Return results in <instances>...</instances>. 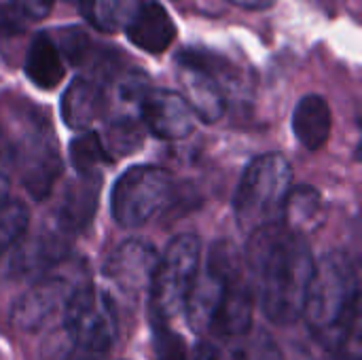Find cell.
I'll list each match as a JSON object with an SVG mask.
<instances>
[{
  "instance_id": "6da1fadb",
  "label": "cell",
  "mask_w": 362,
  "mask_h": 360,
  "mask_svg": "<svg viewBox=\"0 0 362 360\" xmlns=\"http://www.w3.org/2000/svg\"><path fill=\"white\" fill-rule=\"evenodd\" d=\"M244 259L257 282L267 320L282 327L297 323L316 265L305 236L286 229L282 223L263 227L248 236Z\"/></svg>"
},
{
  "instance_id": "7a4b0ae2",
  "label": "cell",
  "mask_w": 362,
  "mask_h": 360,
  "mask_svg": "<svg viewBox=\"0 0 362 360\" xmlns=\"http://www.w3.org/2000/svg\"><path fill=\"white\" fill-rule=\"evenodd\" d=\"M361 282L352 259L341 250L327 252L310 280L303 314L316 342L339 352L348 346L358 320Z\"/></svg>"
},
{
  "instance_id": "3957f363",
  "label": "cell",
  "mask_w": 362,
  "mask_h": 360,
  "mask_svg": "<svg viewBox=\"0 0 362 360\" xmlns=\"http://www.w3.org/2000/svg\"><path fill=\"white\" fill-rule=\"evenodd\" d=\"M0 153L19 172L34 199H45L62 172L53 129L30 102L11 106L0 119Z\"/></svg>"
},
{
  "instance_id": "277c9868",
  "label": "cell",
  "mask_w": 362,
  "mask_h": 360,
  "mask_svg": "<svg viewBox=\"0 0 362 360\" xmlns=\"http://www.w3.org/2000/svg\"><path fill=\"white\" fill-rule=\"evenodd\" d=\"M293 187L291 161L280 153L255 157L235 189L233 214L238 227L250 236L263 227L282 223V208Z\"/></svg>"
},
{
  "instance_id": "5b68a950",
  "label": "cell",
  "mask_w": 362,
  "mask_h": 360,
  "mask_svg": "<svg viewBox=\"0 0 362 360\" xmlns=\"http://www.w3.org/2000/svg\"><path fill=\"white\" fill-rule=\"evenodd\" d=\"M119 335V312L110 295L95 289L89 280L83 282L62 312V323L47 342L53 354L70 352L72 348L108 352Z\"/></svg>"
},
{
  "instance_id": "8992f818",
  "label": "cell",
  "mask_w": 362,
  "mask_h": 360,
  "mask_svg": "<svg viewBox=\"0 0 362 360\" xmlns=\"http://www.w3.org/2000/svg\"><path fill=\"white\" fill-rule=\"evenodd\" d=\"M202 242L193 233L176 236L157 261L151 284V312L157 318L172 320L185 312L187 299L199 274Z\"/></svg>"
},
{
  "instance_id": "52a82bcc",
  "label": "cell",
  "mask_w": 362,
  "mask_h": 360,
  "mask_svg": "<svg viewBox=\"0 0 362 360\" xmlns=\"http://www.w3.org/2000/svg\"><path fill=\"white\" fill-rule=\"evenodd\" d=\"M172 174L159 166H134L112 187L110 210L121 227L146 225L170 199Z\"/></svg>"
},
{
  "instance_id": "ba28073f",
  "label": "cell",
  "mask_w": 362,
  "mask_h": 360,
  "mask_svg": "<svg viewBox=\"0 0 362 360\" xmlns=\"http://www.w3.org/2000/svg\"><path fill=\"white\" fill-rule=\"evenodd\" d=\"M83 282H87V276L81 265L47 274L11 306V325L21 333L40 331L55 316H62L70 297Z\"/></svg>"
},
{
  "instance_id": "9c48e42d",
  "label": "cell",
  "mask_w": 362,
  "mask_h": 360,
  "mask_svg": "<svg viewBox=\"0 0 362 360\" xmlns=\"http://www.w3.org/2000/svg\"><path fill=\"white\" fill-rule=\"evenodd\" d=\"M178 81L182 87V98L204 123H216L227 110V95L221 83V70L212 55L185 49L176 57Z\"/></svg>"
},
{
  "instance_id": "30bf717a",
  "label": "cell",
  "mask_w": 362,
  "mask_h": 360,
  "mask_svg": "<svg viewBox=\"0 0 362 360\" xmlns=\"http://www.w3.org/2000/svg\"><path fill=\"white\" fill-rule=\"evenodd\" d=\"M159 252L144 240H127L104 263V278L129 299H140L151 291Z\"/></svg>"
},
{
  "instance_id": "8fae6325",
  "label": "cell",
  "mask_w": 362,
  "mask_h": 360,
  "mask_svg": "<svg viewBox=\"0 0 362 360\" xmlns=\"http://www.w3.org/2000/svg\"><path fill=\"white\" fill-rule=\"evenodd\" d=\"M70 250V238L55 225L38 231L28 240H19L13 246V255L6 265V276L13 280H32L59 265Z\"/></svg>"
},
{
  "instance_id": "7c38bea8",
  "label": "cell",
  "mask_w": 362,
  "mask_h": 360,
  "mask_svg": "<svg viewBox=\"0 0 362 360\" xmlns=\"http://www.w3.org/2000/svg\"><path fill=\"white\" fill-rule=\"evenodd\" d=\"M140 121L161 140H182L195 127V115L182 93L153 87L140 102Z\"/></svg>"
},
{
  "instance_id": "4fadbf2b",
  "label": "cell",
  "mask_w": 362,
  "mask_h": 360,
  "mask_svg": "<svg viewBox=\"0 0 362 360\" xmlns=\"http://www.w3.org/2000/svg\"><path fill=\"white\" fill-rule=\"evenodd\" d=\"M102 191V172L78 174L66 189L59 208L55 210L53 225L68 238L85 231L95 216L98 199Z\"/></svg>"
},
{
  "instance_id": "5bb4252c",
  "label": "cell",
  "mask_w": 362,
  "mask_h": 360,
  "mask_svg": "<svg viewBox=\"0 0 362 360\" xmlns=\"http://www.w3.org/2000/svg\"><path fill=\"white\" fill-rule=\"evenodd\" d=\"M252 316H255V297L242 274L231 280L212 323L208 329V335L218 339H235L246 337L252 329Z\"/></svg>"
},
{
  "instance_id": "9a60e30c",
  "label": "cell",
  "mask_w": 362,
  "mask_h": 360,
  "mask_svg": "<svg viewBox=\"0 0 362 360\" xmlns=\"http://www.w3.org/2000/svg\"><path fill=\"white\" fill-rule=\"evenodd\" d=\"M125 34L138 49L151 55H161L176 38V25L170 13L159 2L151 0L140 4L138 13L125 25Z\"/></svg>"
},
{
  "instance_id": "2e32d148",
  "label": "cell",
  "mask_w": 362,
  "mask_h": 360,
  "mask_svg": "<svg viewBox=\"0 0 362 360\" xmlns=\"http://www.w3.org/2000/svg\"><path fill=\"white\" fill-rule=\"evenodd\" d=\"M106 108L104 89L89 79H74L62 95V119L66 127L85 132L89 129Z\"/></svg>"
},
{
  "instance_id": "e0dca14e",
  "label": "cell",
  "mask_w": 362,
  "mask_h": 360,
  "mask_svg": "<svg viewBox=\"0 0 362 360\" xmlns=\"http://www.w3.org/2000/svg\"><path fill=\"white\" fill-rule=\"evenodd\" d=\"M331 127H333L331 106L322 95L310 93L299 100L293 112V132L303 149L320 151L329 142Z\"/></svg>"
},
{
  "instance_id": "ac0fdd59",
  "label": "cell",
  "mask_w": 362,
  "mask_h": 360,
  "mask_svg": "<svg viewBox=\"0 0 362 360\" xmlns=\"http://www.w3.org/2000/svg\"><path fill=\"white\" fill-rule=\"evenodd\" d=\"M325 219H327V208L318 189L308 185L291 187L282 208V225L286 229L308 236L318 231L325 225Z\"/></svg>"
},
{
  "instance_id": "d6986e66",
  "label": "cell",
  "mask_w": 362,
  "mask_h": 360,
  "mask_svg": "<svg viewBox=\"0 0 362 360\" xmlns=\"http://www.w3.org/2000/svg\"><path fill=\"white\" fill-rule=\"evenodd\" d=\"M25 76L40 89H55L64 79V62L62 55L49 34H36L28 47Z\"/></svg>"
},
{
  "instance_id": "ffe728a7",
  "label": "cell",
  "mask_w": 362,
  "mask_h": 360,
  "mask_svg": "<svg viewBox=\"0 0 362 360\" xmlns=\"http://www.w3.org/2000/svg\"><path fill=\"white\" fill-rule=\"evenodd\" d=\"M83 17L100 32H119L138 13L142 0H78Z\"/></svg>"
},
{
  "instance_id": "44dd1931",
  "label": "cell",
  "mask_w": 362,
  "mask_h": 360,
  "mask_svg": "<svg viewBox=\"0 0 362 360\" xmlns=\"http://www.w3.org/2000/svg\"><path fill=\"white\" fill-rule=\"evenodd\" d=\"M144 142V129L138 115H112L106 123V151L123 157L140 149Z\"/></svg>"
},
{
  "instance_id": "7402d4cb",
  "label": "cell",
  "mask_w": 362,
  "mask_h": 360,
  "mask_svg": "<svg viewBox=\"0 0 362 360\" xmlns=\"http://www.w3.org/2000/svg\"><path fill=\"white\" fill-rule=\"evenodd\" d=\"M30 223L28 206L19 199H0V261L23 238Z\"/></svg>"
},
{
  "instance_id": "603a6c76",
  "label": "cell",
  "mask_w": 362,
  "mask_h": 360,
  "mask_svg": "<svg viewBox=\"0 0 362 360\" xmlns=\"http://www.w3.org/2000/svg\"><path fill=\"white\" fill-rule=\"evenodd\" d=\"M70 161L76 174L100 172V168L108 161V151L98 134L85 132L70 142Z\"/></svg>"
},
{
  "instance_id": "cb8c5ba5",
  "label": "cell",
  "mask_w": 362,
  "mask_h": 360,
  "mask_svg": "<svg viewBox=\"0 0 362 360\" xmlns=\"http://www.w3.org/2000/svg\"><path fill=\"white\" fill-rule=\"evenodd\" d=\"M225 360H286V354L267 331H259L233 350H225Z\"/></svg>"
},
{
  "instance_id": "d4e9b609",
  "label": "cell",
  "mask_w": 362,
  "mask_h": 360,
  "mask_svg": "<svg viewBox=\"0 0 362 360\" xmlns=\"http://www.w3.org/2000/svg\"><path fill=\"white\" fill-rule=\"evenodd\" d=\"M155 360H189L185 339L168 327V320L153 316Z\"/></svg>"
},
{
  "instance_id": "484cf974",
  "label": "cell",
  "mask_w": 362,
  "mask_h": 360,
  "mask_svg": "<svg viewBox=\"0 0 362 360\" xmlns=\"http://www.w3.org/2000/svg\"><path fill=\"white\" fill-rule=\"evenodd\" d=\"M55 34H57V38H53V42H55L62 59H66L72 66L83 64L91 49L89 36L81 28H59Z\"/></svg>"
},
{
  "instance_id": "4316f807",
  "label": "cell",
  "mask_w": 362,
  "mask_h": 360,
  "mask_svg": "<svg viewBox=\"0 0 362 360\" xmlns=\"http://www.w3.org/2000/svg\"><path fill=\"white\" fill-rule=\"evenodd\" d=\"M23 15L13 4H0V36H15L23 32Z\"/></svg>"
},
{
  "instance_id": "83f0119b",
  "label": "cell",
  "mask_w": 362,
  "mask_h": 360,
  "mask_svg": "<svg viewBox=\"0 0 362 360\" xmlns=\"http://www.w3.org/2000/svg\"><path fill=\"white\" fill-rule=\"evenodd\" d=\"M55 0H13V6L25 19H45L53 11Z\"/></svg>"
},
{
  "instance_id": "f1b7e54d",
  "label": "cell",
  "mask_w": 362,
  "mask_h": 360,
  "mask_svg": "<svg viewBox=\"0 0 362 360\" xmlns=\"http://www.w3.org/2000/svg\"><path fill=\"white\" fill-rule=\"evenodd\" d=\"M193 360H225V348H218L210 342H204L197 346Z\"/></svg>"
},
{
  "instance_id": "f546056e",
  "label": "cell",
  "mask_w": 362,
  "mask_h": 360,
  "mask_svg": "<svg viewBox=\"0 0 362 360\" xmlns=\"http://www.w3.org/2000/svg\"><path fill=\"white\" fill-rule=\"evenodd\" d=\"M64 360H106V352H93V350H83V348H72Z\"/></svg>"
},
{
  "instance_id": "4dcf8cb0",
  "label": "cell",
  "mask_w": 362,
  "mask_h": 360,
  "mask_svg": "<svg viewBox=\"0 0 362 360\" xmlns=\"http://www.w3.org/2000/svg\"><path fill=\"white\" fill-rule=\"evenodd\" d=\"M229 2L246 11H263V8H269L276 0H229Z\"/></svg>"
},
{
  "instance_id": "1f68e13d",
  "label": "cell",
  "mask_w": 362,
  "mask_h": 360,
  "mask_svg": "<svg viewBox=\"0 0 362 360\" xmlns=\"http://www.w3.org/2000/svg\"><path fill=\"white\" fill-rule=\"evenodd\" d=\"M286 360H314V356L303 348H293V352L286 354Z\"/></svg>"
},
{
  "instance_id": "d6a6232c",
  "label": "cell",
  "mask_w": 362,
  "mask_h": 360,
  "mask_svg": "<svg viewBox=\"0 0 362 360\" xmlns=\"http://www.w3.org/2000/svg\"><path fill=\"white\" fill-rule=\"evenodd\" d=\"M6 189H8V180H6V176L0 172V199L6 197Z\"/></svg>"
},
{
  "instance_id": "836d02e7",
  "label": "cell",
  "mask_w": 362,
  "mask_h": 360,
  "mask_svg": "<svg viewBox=\"0 0 362 360\" xmlns=\"http://www.w3.org/2000/svg\"><path fill=\"white\" fill-rule=\"evenodd\" d=\"M333 360H358V354H356V352H354V354H348V352H346V354H337Z\"/></svg>"
},
{
  "instance_id": "e575fe53",
  "label": "cell",
  "mask_w": 362,
  "mask_h": 360,
  "mask_svg": "<svg viewBox=\"0 0 362 360\" xmlns=\"http://www.w3.org/2000/svg\"><path fill=\"white\" fill-rule=\"evenodd\" d=\"M66 2H78V0H66Z\"/></svg>"
}]
</instances>
